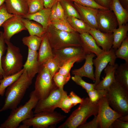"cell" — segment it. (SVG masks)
I'll return each mask as SVG.
<instances>
[{"instance_id":"cell-33","label":"cell","mask_w":128,"mask_h":128,"mask_svg":"<svg viewBox=\"0 0 128 128\" xmlns=\"http://www.w3.org/2000/svg\"><path fill=\"white\" fill-rule=\"evenodd\" d=\"M117 58L124 60L128 63V37L127 36L120 46L115 51Z\"/></svg>"},{"instance_id":"cell-21","label":"cell","mask_w":128,"mask_h":128,"mask_svg":"<svg viewBox=\"0 0 128 128\" xmlns=\"http://www.w3.org/2000/svg\"><path fill=\"white\" fill-rule=\"evenodd\" d=\"M52 48L46 32L42 39L38 52L37 60L41 66L49 59L54 58Z\"/></svg>"},{"instance_id":"cell-3","label":"cell","mask_w":128,"mask_h":128,"mask_svg":"<svg viewBox=\"0 0 128 128\" xmlns=\"http://www.w3.org/2000/svg\"><path fill=\"white\" fill-rule=\"evenodd\" d=\"M98 104L92 103L89 97L84 98L83 102L74 110L58 128H76L86 122L92 115L97 114Z\"/></svg>"},{"instance_id":"cell-37","label":"cell","mask_w":128,"mask_h":128,"mask_svg":"<svg viewBox=\"0 0 128 128\" xmlns=\"http://www.w3.org/2000/svg\"><path fill=\"white\" fill-rule=\"evenodd\" d=\"M71 77L70 74L64 75L57 72L53 77V80L56 86L59 88H63L64 85L69 80Z\"/></svg>"},{"instance_id":"cell-25","label":"cell","mask_w":128,"mask_h":128,"mask_svg":"<svg viewBox=\"0 0 128 128\" xmlns=\"http://www.w3.org/2000/svg\"><path fill=\"white\" fill-rule=\"evenodd\" d=\"M128 31V24L127 23L119 27L113 31V48L116 50L120 46L122 41L127 36Z\"/></svg>"},{"instance_id":"cell-46","label":"cell","mask_w":128,"mask_h":128,"mask_svg":"<svg viewBox=\"0 0 128 128\" xmlns=\"http://www.w3.org/2000/svg\"><path fill=\"white\" fill-rule=\"evenodd\" d=\"M56 11L59 19L63 21H67L63 8L60 2L57 3Z\"/></svg>"},{"instance_id":"cell-53","label":"cell","mask_w":128,"mask_h":128,"mask_svg":"<svg viewBox=\"0 0 128 128\" xmlns=\"http://www.w3.org/2000/svg\"><path fill=\"white\" fill-rule=\"evenodd\" d=\"M19 128H28L29 127L26 125L23 124L22 125H19L18 127Z\"/></svg>"},{"instance_id":"cell-8","label":"cell","mask_w":128,"mask_h":128,"mask_svg":"<svg viewBox=\"0 0 128 128\" xmlns=\"http://www.w3.org/2000/svg\"><path fill=\"white\" fill-rule=\"evenodd\" d=\"M66 116L56 111L41 112L34 114L31 118L22 122L29 127L46 128L56 125L63 121Z\"/></svg>"},{"instance_id":"cell-55","label":"cell","mask_w":128,"mask_h":128,"mask_svg":"<svg viewBox=\"0 0 128 128\" xmlns=\"http://www.w3.org/2000/svg\"><path fill=\"white\" fill-rule=\"evenodd\" d=\"M3 78V75L1 74H0V80L2 79Z\"/></svg>"},{"instance_id":"cell-4","label":"cell","mask_w":128,"mask_h":128,"mask_svg":"<svg viewBox=\"0 0 128 128\" xmlns=\"http://www.w3.org/2000/svg\"><path fill=\"white\" fill-rule=\"evenodd\" d=\"M106 90L105 97L111 108L122 116L128 115V90L115 79Z\"/></svg>"},{"instance_id":"cell-19","label":"cell","mask_w":128,"mask_h":128,"mask_svg":"<svg viewBox=\"0 0 128 128\" xmlns=\"http://www.w3.org/2000/svg\"><path fill=\"white\" fill-rule=\"evenodd\" d=\"M96 55L93 53L86 55L85 61L83 65L81 68L73 70L72 74L77 75L81 77H85L95 81L94 72L93 59Z\"/></svg>"},{"instance_id":"cell-1","label":"cell","mask_w":128,"mask_h":128,"mask_svg":"<svg viewBox=\"0 0 128 128\" xmlns=\"http://www.w3.org/2000/svg\"><path fill=\"white\" fill-rule=\"evenodd\" d=\"M32 79L24 71L19 77L7 88L5 98L0 112L16 108L23 97L26 92L31 85Z\"/></svg>"},{"instance_id":"cell-40","label":"cell","mask_w":128,"mask_h":128,"mask_svg":"<svg viewBox=\"0 0 128 128\" xmlns=\"http://www.w3.org/2000/svg\"><path fill=\"white\" fill-rule=\"evenodd\" d=\"M42 65L46 67L52 78L59 68L57 63L54 58L49 59Z\"/></svg>"},{"instance_id":"cell-31","label":"cell","mask_w":128,"mask_h":128,"mask_svg":"<svg viewBox=\"0 0 128 128\" xmlns=\"http://www.w3.org/2000/svg\"><path fill=\"white\" fill-rule=\"evenodd\" d=\"M42 38V37L29 35L23 37L22 41L24 45L28 47V49L37 51L39 49Z\"/></svg>"},{"instance_id":"cell-44","label":"cell","mask_w":128,"mask_h":128,"mask_svg":"<svg viewBox=\"0 0 128 128\" xmlns=\"http://www.w3.org/2000/svg\"><path fill=\"white\" fill-rule=\"evenodd\" d=\"M79 128H101L100 125L97 115L94 116L93 119L89 122H86L80 126Z\"/></svg>"},{"instance_id":"cell-26","label":"cell","mask_w":128,"mask_h":128,"mask_svg":"<svg viewBox=\"0 0 128 128\" xmlns=\"http://www.w3.org/2000/svg\"><path fill=\"white\" fill-rule=\"evenodd\" d=\"M22 23L27 30L29 35H35L42 37L46 32V31L42 26L28 19L22 17Z\"/></svg>"},{"instance_id":"cell-23","label":"cell","mask_w":128,"mask_h":128,"mask_svg":"<svg viewBox=\"0 0 128 128\" xmlns=\"http://www.w3.org/2000/svg\"><path fill=\"white\" fill-rule=\"evenodd\" d=\"M51 9L45 7L41 10L33 14H28L22 17L33 20L40 23L46 31L50 22Z\"/></svg>"},{"instance_id":"cell-14","label":"cell","mask_w":128,"mask_h":128,"mask_svg":"<svg viewBox=\"0 0 128 128\" xmlns=\"http://www.w3.org/2000/svg\"><path fill=\"white\" fill-rule=\"evenodd\" d=\"M22 17L15 15L6 20L1 26L4 29L5 41H10L14 35L24 30H27L22 21Z\"/></svg>"},{"instance_id":"cell-11","label":"cell","mask_w":128,"mask_h":128,"mask_svg":"<svg viewBox=\"0 0 128 128\" xmlns=\"http://www.w3.org/2000/svg\"><path fill=\"white\" fill-rule=\"evenodd\" d=\"M96 20L98 29L103 32L113 33L118 26L115 14L109 9H99Z\"/></svg>"},{"instance_id":"cell-12","label":"cell","mask_w":128,"mask_h":128,"mask_svg":"<svg viewBox=\"0 0 128 128\" xmlns=\"http://www.w3.org/2000/svg\"><path fill=\"white\" fill-rule=\"evenodd\" d=\"M115 51L112 47L109 51H104L95 59H93V65L95 67L94 74L95 78L94 84L95 85L100 81L101 73L108 64L113 65L115 63L117 58Z\"/></svg>"},{"instance_id":"cell-38","label":"cell","mask_w":128,"mask_h":128,"mask_svg":"<svg viewBox=\"0 0 128 128\" xmlns=\"http://www.w3.org/2000/svg\"><path fill=\"white\" fill-rule=\"evenodd\" d=\"M72 80L77 85L81 86L86 91H91L94 89L95 85L94 83H87L84 81L82 77L77 75H74L72 77Z\"/></svg>"},{"instance_id":"cell-9","label":"cell","mask_w":128,"mask_h":128,"mask_svg":"<svg viewBox=\"0 0 128 128\" xmlns=\"http://www.w3.org/2000/svg\"><path fill=\"white\" fill-rule=\"evenodd\" d=\"M98 106L97 115L101 128H110L114 121L122 116L111 108L105 96L100 100Z\"/></svg>"},{"instance_id":"cell-54","label":"cell","mask_w":128,"mask_h":128,"mask_svg":"<svg viewBox=\"0 0 128 128\" xmlns=\"http://www.w3.org/2000/svg\"><path fill=\"white\" fill-rule=\"evenodd\" d=\"M5 0H0V6L4 3Z\"/></svg>"},{"instance_id":"cell-49","label":"cell","mask_w":128,"mask_h":128,"mask_svg":"<svg viewBox=\"0 0 128 128\" xmlns=\"http://www.w3.org/2000/svg\"><path fill=\"white\" fill-rule=\"evenodd\" d=\"M100 5L110 9L113 0H94Z\"/></svg>"},{"instance_id":"cell-6","label":"cell","mask_w":128,"mask_h":128,"mask_svg":"<svg viewBox=\"0 0 128 128\" xmlns=\"http://www.w3.org/2000/svg\"><path fill=\"white\" fill-rule=\"evenodd\" d=\"M5 41L7 45V51L1 59L4 76L16 73L22 69L23 65V56L19 48L14 45L10 41Z\"/></svg>"},{"instance_id":"cell-24","label":"cell","mask_w":128,"mask_h":128,"mask_svg":"<svg viewBox=\"0 0 128 128\" xmlns=\"http://www.w3.org/2000/svg\"><path fill=\"white\" fill-rule=\"evenodd\" d=\"M110 9L115 14L119 27L127 23L128 21V10L123 7L118 0H113Z\"/></svg>"},{"instance_id":"cell-39","label":"cell","mask_w":128,"mask_h":128,"mask_svg":"<svg viewBox=\"0 0 128 128\" xmlns=\"http://www.w3.org/2000/svg\"><path fill=\"white\" fill-rule=\"evenodd\" d=\"M72 103L67 92L66 91L58 106V108L61 109L66 113H68L70 111L73 106Z\"/></svg>"},{"instance_id":"cell-36","label":"cell","mask_w":128,"mask_h":128,"mask_svg":"<svg viewBox=\"0 0 128 128\" xmlns=\"http://www.w3.org/2000/svg\"><path fill=\"white\" fill-rule=\"evenodd\" d=\"M55 28L61 31L69 32H76L70 26L67 21L59 19L50 22V24Z\"/></svg>"},{"instance_id":"cell-17","label":"cell","mask_w":128,"mask_h":128,"mask_svg":"<svg viewBox=\"0 0 128 128\" xmlns=\"http://www.w3.org/2000/svg\"><path fill=\"white\" fill-rule=\"evenodd\" d=\"M4 3L7 11L10 14L22 17L28 14L26 0H5Z\"/></svg>"},{"instance_id":"cell-43","label":"cell","mask_w":128,"mask_h":128,"mask_svg":"<svg viewBox=\"0 0 128 128\" xmlns=\"http://www.w3.org/2000/svg\"><path fill=\"white\" fill-rule=\"evenodd\" d=\"M15 15L8 13L4 3L0 6V27L9 18Z\"/></svg>"},{"instance_id":"cell-48","label":"cell","mask_w":128,"mask_h":128,"mask_svg":"<svg viewBox=\"0 0 128 128\" xmlns=\"http://www.w3.org/2000/svg\"><path fill=\"white\" fill-rule=\"evenodd\" d=\"M57 4V3L55 4L51 8L50 23L51 22L55 21L59 19L56 11Z\"/></svg>"},{"instance_id":"cell-18","label":"cell","mask_w":128,"mask_h":128,"mask_svg":"<svg viewBox=\"0 0 128 128\" xmlns=\"http://www.w3.org/2000/svg\"><path fill=\"white\" fill-rule=\"evenodd\" d=\"M38 52L28 49L27 60L23 65V70H25L28 76L32 79L38 72L41 66L37 60Z\"/></svg>"},{"instance_id":"cell-32","label":"cell","mask_w":128,"mask_h":128,"mask_svg":"<svg viewBox=\"0 0 128 128\" xmlns=\"http://www.w3.org/2000/svg\"><path fill=\"white\" fill-rule=\"evenodd\" d=\"M73 2L70 0H62L60 2L66 18L71 17L82 19Z\"/></svg>"},{"instance_id":"cell-29","label":"cell","mask_w":128,"mask_h":128,"mask_svg":"<svg viewBox=\"0 0 128 128\" xmlns=\"http://www.w3.org/2000/svg\"><path fill=\"white\" fill-rule=\"evenodd\" d=\"M24 71L22 69L16 73L9 76H5L0 80V96H3L5 94L6 89L16 81Z\"/></svg>"},{"instance_id":"cell-5","label":"cell","mask_w":128,"mask_h":128,"mask_svg":"<svg viewBox=\"0 0 128 128\" xmlns=\"http://www.w3.org/2000/svg\"><path fill=\"white\" fill-rule=\"evenodd\" d=\"M53 49H59L73 46H81L80 34L77 32H69L57 29L49 24L46 31Z\"/></svg>"},{"instance_id":"cell-16","label":"cell","mask_w":128,"mask_h":128,"mask_svg":"<svg viewBox=\"0 0 128 128\" xmlns=\"http://www.w3.org/2000/svg\"><path fill=\"white\" fill-rule=\"evenodd\" d=\"M89 33L104 51H108L112 47L113 40V33L104 32L98 29L91 28Z\"/></svg>"},{"instance_id":"cell-47","label":"cell","mask_w":128,"mask_h":128,"mask_svg":"<svg viewBox=\"0 0 128 128\" xmlns=\"http://www.w3.org/2000/svg\"><path fill=\"white\" fill-rule=\"evenodd\" d=\"M128 122L121 121L118 119L114 120L110 128H128Z\"/></svg>"},{"instance_id":"cell-51","label":"cell","mask_w":128,"mask_h":128,"mask_svg":"<svg viewBox=\"0 0 128 128\" xmlns=\"http://www.w3.org/2000/svg\"><path fill=\"white\" fill-rule=\"evenodd\" d=\"M123 7L128 10V0H118Z\"/></svg>"},{"instance_id":"cell-30","label":"cell","mask_w":128,"mask_h":128,"mask_svg":"<svg viewBox=\"0 0 128 128\" xmlns=\"http://www.w3.org/2000/svg\"><path fill=\"white\" fill-rule=\"evenodd\" d=\"M86 57V56H79L70 59L60 67L57 72L64 75L70 74V70L74 64L76 62H80L85 59Z\"/></svg>"},{"instance_id":"cell-7","label":"cell","mask_w":128,"mask_h":128,"mask_svg":"<svg viewBox=\"0 0 128 128\" xmlns=\"http://www.w3.org/2000/svg\"><path fill=\"white\" fill-rule=\"evenodd\" d=\"M35 84L34 91L39 100L47 97L57 87L46 67L42 65L38 73Z\"/></svg>"},{"instance_id":"cell-34","label":"cell","mask_w":128,"mask_h":128,"mask_svg":"<svg viewBox=\"0 0 128 128\" xmlns=\"http://www.w3.org/2000/svg\"><path fill=\"white\" fill-rule=\"evenodd\" d=\"M28 8V14L36 13L44 7L43 0H26Z\"/></svg>"},{"instance_id":"cell-52","label":"cell","mask_w":128,"mask_h":128,"mask_svg":"<svg viewBox=\"0 0 128 128\" xmlns=\"http://www.w3.org/2000/svg\"><path fill=\"white\" fill-rule=\"evenodd\" d=\"M118 119L123 122H128V115L122 116Z\"/></svg>"},{"instance_id":"cell-42","label":"cell","mask_w":128,"mask_h":128,"mask_svg":"<svg viewBox=\"0 0 128 128\" xmlns=\"http://www.w3.org/2000/svg\"><path fill=\"white\" fill-rule=\"evenodd\" d=\"M5 43L4 37L3 32H0V74L3 77L5 76L4 72L1 65V59L5 51L7 50V47L5 45Z\"/></svg>"},{"instance_id":"cell-13","label":"cell","mask_w":128,"mask_h":128,"mask_svg":"<svg viewBox=\"0 0 128 128\" xmlns=\"http://www.w3.org/2000/svg\"><path fill=\"white\" fill-rule=\"evenodd\" d=\"M54 58L60 67L67 60L75 56H86L81 46H69L59 49H52Z\"/></svg>"},{"instance_id":"cell-41","label":"cell","mask_w":128,"mask_h":128,"mask_svg":"<svg viewBox=\"0 0 128 128\" xmlns=\"http://www.w3.org/2000/svg\"><path fill=\"white\" fill-rule=\"evenodd\" d=\"M77 3L82 6L98 9H108L103 7L97 3L94 0H70Z\"/></svg>"},{"instance_id":"cell-27","label":"cell","mask_w":128,"mask_h":128,"mask_svg":"<svg viewBox=\"0 0 128 128\" xmlns=\"http://www.w3.org/2000/svg\"><path fill=\"white\" fill-rule=\"evenodd\" d=\"M114 76L117 81L128 90V63L125 62L118 65Z\"/></svg>"},{"instance_id":"cell-22","label":"cell","mask_w":128,"mask_h":128,"mask_svg":"<svg viewBox=\"0 0 128 128\" xmlns=\"http://www.w3.org/2000/svg\"><path fill=\"white\" fill-rule=\"evenodd\" d=\"M118 65V64L115 63L113 65L109 64L104 69L105 74V78L95 85L94 89L107 90L115 80L114 73Z\"/></svg>"},{"instance_id":"cell-15","label":"cell","mask_w":128,"mask_h":128,"mask_svg":"<svg viewBox=\"0 0 128 128\" xmlns=\"http://www.w3.org/2000/svg\"><path fill=\"white\" fill-rule=\"evenodd\" d=\"M82 20L91 28L98 29L96 17L99 9L82 6L73 2Z\"/></svg>"},{"instance_id":"cell-45","label":"cell","mask_w":128,"mask_h":128,"mask_svg":"<svg viewBox=\"0 0 128 128\" xmlns=\"http://www.w3.org/2000/svg\"><path fill=\"white\" fill-rule=\"evenodd\" d=\"M68 96L73 106L82 103L83 101V98H81L73 91H71Z\"/></svg>"},{"instance_id":"cell-2","label":"cell","mask_w":128,"mask_h":128,"mask_svg":"<svg viewBox=\"0 0 128 128\" xmlns=\"http://www.w3.org/2000/svg\"><path fill=\"white\" fill-rule=\"evenodd\" d=\"M39 100L34 91L30 93L29 100L23 105L12 110L7 119L1 125V128H17L20 123L32 117V110L36 107Z\"/></svg>"},{"instance_id":"cell-10","label":"cell","mask_w":128,"mask_h":128,"mask_svg":"<svg viewBox=\"0 0 128 128\" xmlns=\"http://www.w3.org/2000/svg\"><path fill=\"white\" fill-rule=\"evenodd\" d=\"M66 91L57 87L46 98L39 100L35 108L34 113L53 112L58 106Z\"/></svg>"},{"instance_id":"cell-20","label":"cell","mask_w":128,"mask_h":128,"mask_svg":"<svg viewBox=\"0 0 128 128\" xmlns=\"http://www.w3.org/2000/svg\"><path fill=\"white\" fill-rule=\"evenodd\" d=\"M82 47L86 54L93 53L97 56L104 51L97 44L93 37L89 33L80 34Z\"/></svg>"},{"instance_id":"cell-56","label":"cell","mask_w":128,"mask_h":128,"mask_svg":"<svg viewBox=\"0 0 128 128\" xmlns=\"http://www.w3.org/2000/svg\"><path fill=\"white\" fill-rule=\"evenodd\" d=\"M0 128H1L0 127Z\"/></svg>"},{"instance_id":"cell-50","label":"cell","mask_w":128,"mask_h":128,"mask_svg":"<svg viewBox=\"0 0 128 128\" xmlns=\"http://www.w3.org/2000/svg\"><path fill=\"white\" fill-rule=\"evenodd\" d=\"M44 7L46 8L51 9L55 4L62 0H43Z\"/></svg>"},{"instance_id":"cell-28","label":"cell","mask_w":128,"mask_h":128,"mask_svg":"<svg viewBox=\"0 0 128 128\" xmlns=\"http://www.w3.org/2000/svg\"><path fill=\"white\" fill-rule=\"evenodd\" d=\"M66 19L72 27L79 34L89 33L91 27L82 20L71 17H67Z\"/></svg>"},{"instance_id":"cell-35","label":"cell","mask_w":128,"mask_h":128,"mask_svg":"<svg viewBox=\"0 0 128 128\" xmlns=\"http://www.w3.org/2000/svg\"><path fill=\"white\" fill-rule=\"evenodd\" d=\"M89 96V98L92 103L95 104H98L101 99L105 96L106 90H105L94 89L86 91Z\"/></svg>"}]
</instances>
